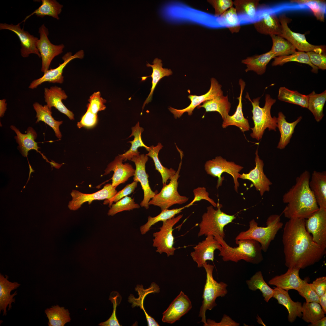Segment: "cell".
Listing matches in <instances>:
<instances>
[{"label":"cell","mask_w":326,"mask_h":326,"mask_svg":"<svg viewBox=\"0 0 326 326\" xmlns=\"http://www.w3.org/2000/svg\"><path fill=\"white\" fill-rule=\"evenodd\" d=\"M304 219L293 218L285 223L282 242L285 265L304 269L320 261L326 254V247L315 242L306 230Z\"/></svg>","instance_id":"1"},{"label":"cell","mask_w":326,"mask_h":326,"mask_svg":"<svg viewBox=\"0 0 326 326\" xmlns=\"http://www.w3.org/2000/svg\"><path fill=\"white\" fill-rule=\"evenodd\" d=\"M311 175L305 171L296 179V182L283 196V201L286 205L283 211L285 216L307 219L319 207L309 186Z\"/></svg>","instance_id":"2"},{"label":"cell","mask_w":326,"mask_h":326,"mask_svg":"<svg viewBox=\"0 0 326 326\" xmlns=\"http://www.w3.org/2000/svg\"><path fill=\"white\" fill-rule=\"evenodd\" d=\"M213 236L221 245L219 256L222 257L225 262L237 263L242 260L253 264H258L263 259L260 245L255 240H236L235 243L238 246L233 247L228 245L220 236L216 235Z\"/></svg>","instance_id":"3"},{"label":"cell","mask_w":326,"mask_h":326,"mask_svg":"<svg viewBox=\"0 0 326 326\" xmlns=\"http://www.w3.org/2000/svg\"><path fill=\"white\" fill-rule=\"evenodd\" d=\"M280 217L277 214H272L267 219L266 227L258 226L254 219L249 222V229L239 233L235 240L251 239L255 240L260 245L262 251H267L271 242L273 240L278 231L283 227Z\"/></svg>","instance_id":"4"},{"label":"cell","mask_w":326,"mask_h":326,"mask_svg":"<svg viewBox=\"0 0 326 326\" xmlns=\"http://www.w3.org/2000/svg\"><path fill=\"white\" fill-rule=\"evenodd\" d=\"M245 97L251 102L253 107L251 111L254 126L251 128V137L259 141L262 138L266 129L268 128L269 131H276L277 127V118L275 116L272 117L270 113L271 107L276 100L272 98L269 94H266L265 105L263 107H261L259 106L260 97L252 100L247 93Z\"/></svg>","instance_id":"5"},{"label":"cell","mask_w":326,"mask_h":326,"mask_svg":"<svg viewBox=\"0 0 326 326\" xmlns=\"http://www.w3.org/2000/svg\"><path fill=\"white\" fill-rule=\"evenodd\" d=\"M206 273V280L202 296L203 300L200 307L199 317L201 318V322L205 326L206 324V313L207 310H211L217 305L216 302L219 297L225 296L228 293V285L223 282H218L213 276L214 266L206 262L203 267Z\"/></svg>","instance_id":"6"},{"label":"cell","mask_w":326,"mask_h":326,"mask_svg":"<svg viewBox=\"0 0 326 326\" xmlns=\"http://www.w3.org/2000/svg\"><path fill=\"white\" fill-rule=\"evenodd\" d=\"M217 204L216 209L213 206H209L207 208L206 212L202 215V220L199 224L198 237L216 235L224 238V228L232 222L236 216L235 215H229L223 212L221 210L222 205L219 203Z\"/></svg>","instance_id":"7"},{"label":"cell","mask_w":326,"mask_h":326,"mask_svg":"<svg viewBox=\"0 0 326 326\" xmlns=\"http://www.w3.org/2000/svg\"><path fill=\"white\" fill-rule=\"evenodd\" d=\"M181 161L176 173L170 180L169 183L163 185L160 192L156 194L149 203L160 207L161 210L168 209L175 204H181L187 202L189 198L180 195L177 191L178 180L180 176L179 173L181 167Z\"/></svg>","instance_id":"8"},{"label":"cell","mask_w":326,"mask_h":326,"mask_svg":"<svg viewBox=\"0 0 326 326\" xmlns=\"http://www.w3.org/2000/svg\"><path fill=\"white\" fill-rule=\"evenodd\" d=\"M205 170L207 173L214 177L218 178L217 188L222 185L224 180L222 177V174L226 172L233 177L235 191L238 192L239 186L238 181L240 174L239 172L243 167L235 164L233 161H227L221 156H216L214 159L207 161L204 165Z\"/></svg>","instance_id":"9"},{"label":"cell","mask_w":326,"mask_h":326,"mask_svg":"<svg viewBox=\"0 0 326 326\" xmlns=\"http://www.w3.org/2000/svg\"><path fill=\"white\" fill-rule=\"evenodd\" d=\"M183 214L180 215L163 222L159 231L153 233V246L156 248V251L160 254L165 253L167 256L173 255L176 248L174 245V237L173 235L174 225L182 218Z\"/></svg>","instance_id":"10"},{"label":"cell","mask_w":326,"mask_h":326,"mask_svg":"<svg viewBox=\"0 0 326 326\" xmlns=\"http://www.w3.org/2000/svg\"><path fill=\"white\" fill-rule=\"evenodd\" d=\"M279 18L282 28L280 35L290 42L296 49L299 51L306 53L313 51L320 53H324L326 48L325 46L311 44L307 41L305 34L292 31L288 25L292 20L285 14H283L280 15Z\"/></svg>","instance_id":"11"},{"label":"cell","mask_w":326,"mask_h":326,"mask_svg":"<svg viewBox=\"0 0 326 326\" xmlns=\"http://www.w3.org/2000/svg\"><path fill=\"white\" fill-rule=\"evenodd\" d=\"M40 38L37 43V47L42 59L41 71L44 73L49 69L51 63L56 56L63 52L64 45H55L48 38L49 31L44 24L39 28Z\"/></svg>","instance_id":"12"},{"label":"cell","mask_w":326,"mask_h":326,"mask_svg":"<svg viewBox=\"0 0 326 326\" xmlns=\"http://www.w3.org/2000/svg\"><path fill=\"white\" fill-rule=\"evenodd\" d=\"M211 85L208 91L205 94L200 96L189 95L188 97L191 101L190 104L187 107L181 109H178L169 107L168 109L173 114L175 118H180L185 112L189 116H191L194 109L201 103L208 100L223 95L221 89L222 85L214 78L210 79Z\"/></svg>","instance_id":"13"},{"label":"cell","mask_w":326,"mask_h":326,"mask_svg":"<svg viewBox=\"0 0 326 326\" xmlns=\"http://www.w3.org/2000/svg\"><path fill=\"white\" fill-rule=\"evenodd\" d=\"M148 158V156L142 154L133 156L131 160L135 163L136 167L133 181L140 183L144 192L143 199L140 205L146 209L149 208V203L150 199L156 194L150 187L148 180L149 176L146 172L145 165Z\"/></svg>","instance_id":"14"},{"label":"cell","mask_w":326,"mask_h":326,"mask_svg":"<svg viewBox=\"0 0 326 326\" xmlns=\"http://www.w3.org/2000/svg\"><path fill=\"white\" fill-rule=\"evenodd\" d=\"M116 188L111 184H106L101 190L91 194H85L78 190H73L71 193L72 200L69 202L68 207L71 210L75 211L79 209L85 202H88L90 204L95 200H110L117 192Z\"/></svg>","instance_id":"15"},{"label":"cell","mask_w":326,"mask_h":326,"mask_svg":"<svg viewBox=\"0 0 326 326\" xmlns=\"http://www.w3.org/2000/svg\"><path fill=\"white\" fill-rule=\"evenodd\" d=\"M307 231L312 234L313 241L326 247V209L319 208L305 220Z\"/></svg>","instance_id":"16"},{"label":"cell","mask_w":326,"mask_h":326,"mask_svg":"<svg viewBox=\"0 0 326 326\" xmlns=\"http://www.w3.org/2000/svg\"><path fill=\"white\" fill-rule=\"evenodd\" d=\"M21 23L16 25L8 24L6 23L0 24V30H7L11 31L16 34L21 42V54L24 58L28 57L30 54H34L41 58L40 55L37 47L38 38L30 34L28 32L21 29L20 26Z\"/></svg>","instance_id":"17"},{"label":"cell","mask_w":326,"mask_h":326,"mask_svg":"<svg viewBox=\"0 0 326 326\" xmlns=\"http://www.w3.org/2000/svg\"><path fill=\"white\" fill-rule=\"evenodd\" d=\"M84 55V52L82 50H79L73 55L71 52H68L62 57L63 60L62 63L55 69H49L44 73L41 77L32 81L30 84L29 88L31 89L36 88L39 85L46 82L53 83H62L64 81V77L62 74L63 70L66 65L75 59H82Z\"/></svg>","instance_id":"18"},{"label":"cell","mask_w":326,"mask_h":326,"mask_svg":"<svg viewBox=\"0 0 326 326\" xmlns=\"http://www.w3.org/2000/svg\"><path fill=\"white\" fill-rule=\"evenodd\" d=\"M221 248L220 243L212 235H209L203 240L193 247L194 251L190 254L193 260L196 263L197 267H203L207 260L213 261L215 251L219 250Z\"/></svg>","instance_id":"19"},{"label":"cell","mask_w":326,"mask_h":326,"mask_svg":"<svg viewBox=\"0 0 326 326\" xmlns=\"http://www.w3.org/2000/svg\"><path fill=\"white\" fill-rule=\"evenodd\" d=\"M255 154V167L248 173L240 174L239 178L251 181L256 190L259 192L260 196H262L265 192L270 191V186L272 183L264 173V164L258 155L257 149Z\"/></svg>","instance_id":"20"},{"label":"cell","mask_w":326,"mask_h":326,"mask_svg":"<svg viewBox=\"0 0 326 326\" xmlns=\"http://www.w3.org/2000/svg\"><path fill=\"white\" fill-rule=\"evenodd\" d=\"M192 307L190 299L183 291H181L163 313L162 321L164 323L173 324L180 320Z\"/></svg>","instance_id":"21"},{"label":"cell","mask_w":326,"mask_h":326,"mask_svg":"<svg viewBox=\"0 0 326 326\" xmlns=\"http://www.w3.org/2000/svg\"><path fill=\"white\" fill-rule=\"evenodd\" d=\"M253 24L259 33L270 36L281 35V26L279 18L269 11L258 12L257 20Z\"/></svg>","instance_id":"22"},{"label":"cell","mask_w":326,"mask_h":326,"mask_svg":"<svg viewBox=\"0 0 326 326\" xmlns=\"http://www.w3.org/2000/svg\"><path fill=\"white\" fill-rule=\"evenodd\" d=\"M123 160L118 155L114 160L109 163L103 175H106L113 171L112 185L116 187L121 184L124 183L131 177L134 176L135 170L131 165L128 163H123Z\"/></svg>","instance_id":"23"},{"label":"cell","mask_w":326,"mask_h":326,"mask_svg":"<svg viewBox=\"0 0 326 326\" xmlns=\"http://www.w3.org/2000/svg\"><path fill=\"white\" fill-rule=\"evenodd\" d=\"M68 96L61 88L56 86L44 89L45 101L49 108L51 110L54 107L61 113L65 114L70 120L74 119V114L68 110L63 104L62 101L67 98Z\"/></svg>","instance_id":"24"},{"label":"cell","mask_w":326,"mask_h":326,"mask_svg":"<svg viewBox=\"0 0 326 326\" xmlns=\"http://www.w3.org/2000/svg\"><path fill=\"white\" fill-rule=\"evenodd\" d=\"M300 270L295 267L289 268L285 273L275 276L268 283L287 291L290 289L296 290L305 280L299 277Z\"/></svg>","instance_id":"25"},{"label":"cell","mask_w":326,"mask_h":326,"mask_svg":"<svg viewBox=\"0 0 326 326\" xmlns=\"http://www.w3.org/2000/svg\"><path fill=\"white\" fill-rule=\"evenodd\" d=\"M8 276H5L0 274V312L3 311V315H6L7 313L6 308L8 307V310L12 308L11 304L15 302L14 297L17 294V291L12 294L11 291L17 289L21 284L16 282H11L8 280Z\"/></svg>","instance_id":"26"},{"label":"cell","mask_w":326,"mask_h":326,"mask_svg":"<svg viewBox=\"0 0 326 326\" xmlns=\"http://www.w3.org/2000/svg\"><path fill=\"white\" fill-rule=\"evenodd\" d=\"M309 186L319 208L326 209V172L316 171L312 173Z\"/></svg>","instance_id":"27"},{"label":"cell","mask_w":326,"mask_h":326,"mask_svg":"<svg viewBox=\"0 0 326 326\" xmlns=\"http://www.w3.org/2000/svg\"><path fill=\"white\" fill-rule=\"evenodd\" d=\"M259 2L258 0H235L233 1V5L241 24L253 23L256 20Z\"/></svg>","instance_id":"28"},{"label":"cell","mask_w":326,"mask_h":326,"mask_svg":"<svg viewBox=\"0 0 326 326\" xmlns=\"http://www.w3.org/2000/svg\"><path fill=\"white\" fill-rule=\"evenodd\" d=\"M239 85L240 88V92L239 97L237 98L238 104L236 110L232 115H229L223 120L222 126L226 128L229 126H235L238 127L243 132L248 131L250 126L248 120L244 116L242 111V102L243 93L245 86V82L242 79L239 80Z\"/></svg>","instance_id":"29"},{"label":"cell","mask_w":326,"mask_h":326,"mask_svg":"<svg viewBox=\"0 0 326 326\" xmlns=\"http://www.w3.org/2000/svg\"><path fill=\"white\" fill-rule=\"evenodd\" d=\"M274 289L273 297L277 300L279 304L283 305L287 309L288 312V321L292 323L297 317L301 318L302 315L301 302L293 301L290 297L288 291L277 287H274Z\"/></svg>","instance_id":"30"},{"label":"cell","mask_w":326,"mask_h":326,"mask_svg":"<svg viewBox=\"0 0 326 326\" xmlns=\"http://www.w3.org/2000/svg\"><path fill=\"white\" fill-rule=\"evenodd\" d=\"M11 128L16 134L17 136H15V138L19 145L18 149L23 155L27 157L28 151L32 149L39 152L38 149L39 148L35 141L37 134L32 128L29 127L25 134L22 133L14 126L11 125Z\"/></svg>","instance_id":"31"},{"label":"cell","mask_w":326,"mask_h":326,"mask_svg":"<svg viewBox=\"0 0 326 326\" xmlns=\"http://www.w3.org/2000/svg\"><path fill=\"white\" fill-rule=\"evenodd\" d=\"M302 119V116L298 118L295 121L289 123L286 119V117L281 112L278 113L277 118V127L280 132V137L277 148L282 149L289 142L294 133V129L297 124Z\"/></svg>","instance_id":"32"},{"label":"cell","mask_w":326,"mask_h":326,"mask_svg":"<svg viewBox=\"0 0 326 326\" xmlns=\"http://www.w3.org/2000/svg\"><path fill=\"white\" fill-rule=\"evenodd\" d=\"M153 64L149 63L146 64L147 66L151 67L152 68V75L148 76L141 77L142 81L146 80V78L149 77L152 78V86L150 92L148 97L144 101L142 107L143 110L145 105L151 102L152 99L153 94L156 86L159 81L163 77L168 76L172 74L173 72L169 69L164 68L162 67V60L158 58H155L152 62Z\"/></svg>","instance_id":"33"},{"label":"cell","mask_w":326,"mask_h":326,"mask_svg":"<svg viewBox=\"0 0 326 326\" xmlns=\"http://www.w3.org/2000/svg\"><path fill=\"white\" fill-rule=\"evenodd\" d=\"M275 57L274 54L269 51L260 55L247 57L242 60L241 62L246 65V72L253 71L258 75H262L265 72L270 61Z\"/></svg>","instance_id":"34"},{"label":"cell","mask_w":326,"mask_h":326,"mask_svg":"<svg viewBox=\"0 0 326 326\" xmlns=\"http://www.w3.org/2000/svg\"><path fill=\"white\" fill-rule=\"evenodd\" d=\"M34 108L36 112V123L42 121L50 126L54 130L56 136L59 139L62 136L59 129V126L62 123V121H57L53 117L52 112L47 105L43 106L38 102L33 104Z\"/></svg>","instance_id":"35"},{"label":"cell","mask_w":326,"mask_h":326,"mask_svg":"<svg viewBox=\"0 0 326 326\" xmlns=\"http://www.w3.org/2000/svg\"><path fill=\"white\" fill-rule=\"evenodd\" d=\"M231 107V104L229 101L228 96L222 95L206 101L197 107L203 108L206 112L216 111L220 114L224 120L229 115Z\"/></svg>","instance_id":"36"},{"label":"cell","mask_w":326,"mask_h":326,"mask_svg":"<svg viewBox=\"0 0 326 326\" xmlns=\"http://www.w3.org/2000/svg\"><path fill=\"white\" fill-rule=\"evenodd\" d=\"M144 131L143 128L140 126L139 122L135 126L132 128V133L129 137H130L134 136V139L132 141H129L128 142L131 144L130 149L124 153L119 155L120 157L124 161L127 160H131L133 157L139 155L140 152H138V149L139 147H143L145 148L147 151H149L150 147L146 145L143 142L141 137V135Z\"/></svg>","instance_id":"37"},{"label":"cell","mask_w":326,"mask_h":326,"mask_svg":"<svg viewBox=\"0 0 326 326\" xmlns=\"http://www.w3.org/2000/svg\"><path fill=\"white\" fill-rule=\"evenodd\" d=\"M44 312L48 319L49 326H64L71 320L69 310L58 305L47 308Z\"/></svg>","instance_id":"38"},{"label":"cell","mask_w":326,"mask_h":326,"mask_svg":"<svg viewBox=\"0 0 326 326\" xmlns=\"http://www.w3.org/2000/svg\"><path fill=\"white\" fill-rule=\"evenodd\" d=\"M41 5L22 22H25L29 17L35 14L37 17L43 18L48 16L59 20L58 16L62 11L63 5L55 0H42Z\"/></svg>","instance_id":"39"},{"label":"cell","mask_w":326,"mask_h":326,"mask_svg":"<svg viewBox=\"0 0 326 326\" xmlns=\"http://www.w3.org/2000/svg\"><path fill=\"white\" fill-rule=\"evenodd\" d=\"M246 283L249 289L253 291L259 290L266 302H268L273 297L274 289L271 288L265 282L261 271L256 272L249 280L246 281Z\"/></svg>","instance_id":"40"},{"label":"cell","mask_w":326,"mask_h":326,"mask_svg":"<svg viewBox=\"0 0 326 326\" xmlns=\"http://www.w3.org/2000/svg\"><path fill=\"white\" fill-rule=\"evenodd\" d=\"M163 146L159 142L157 145H152L150 147L148 153L146 154L152 158L155 164V169L161 174L163 185L166 184L168 179L170 180L174 175L176 171L172 168L168 169L163 166L161 163L158 158V154L159 151L162 149Z\"/></svg>","instance_id":"41"},{"label":"cell","mask_w":326,"mask_h":326,"mask_svg":"<svg viewBox=\"0 0 326 326\" xmlns=\"http://www.w3.org/2000/svg\"><path fill=\"white\" fill-rule=\"evenodd\" d=\"M307 108L312 113L315 120L319 122L324 116L323 108L326 101V91L317 94L314 91L308 95Z\"/></svg>","instance_id":"42"},{"label":"cell","mask_w":326,"mask_h":326,"mask_svg":"<svg viewBox=\"0 0 326 326\" xmlns=\"http://www.w3.org/2000/svg\"><path fill=\"white\" fill-rule=\"evenodd\" d=\"M135 289L138 292L139 298H135L133 295L131 296L130 295L129 297L128 301L132 304L133 308L136 306L140 307L141 309L144 312L147 322L151 323L153 321L154 319L146 312L143 306V302L145 297L147 294L151 293H158L160 292L159 287L155 283L153 282L152 283L150 287L147 289H143L142 285H138Z\"/></svg>","instance_id":"43"},{"label":"cell","mask_w":326,"mask_h":326,"mask_svg":"<svg viewBox=\"0 0 326 326\" xmlns=\"http://www.w3.org/2000/svg\"><path fill=\"white\" fill-rule=\"evenodd\" d=\"M278 98L281 101L299 105L307 108L308 95L302 94L296 91L290 90L284 87L279 90Z\"/></svg>","instance_id":"44"},{"label":"cell","mask_w":326,"mask_h":326,"mask_svg":"<svg viewBox=\"0 0 326 326\" xmlns=\"http://www.w3.org/2000/svg\"><path fill=\"white\" fill-rule=\"evenodd\" d=\"M216 18L218 23L221 26L228 28L232 33H237L239 31L241 24V21L233 7Z\"/></svg>","instance_id":"45"},{"label":"cell","mask_w":326,"mask_h":326,"mask_svg":"<svg viewBox=\"0 0 326 326\" xmlns=\"http://www.w3.org/2000/svg\"><path fill=\"white\" fill-rule=\"evenodd\" d=\"M274 59L272 63L273 66H282L288 62H296L309 65L312 68V72L314 73H317L318 71V68L311 62L307 53L305 52L296 51L291 55L276 57Z\"/></svg>","instance_id":"46"},{"label":"cell","mask_w":326,"mask_h":326,"mask_svg":"<svg viewBox=\"0 0 326 326\" xmlns=\"http://www.w3.org/2000/svg\"><path fill=\"white\" fill-rule=\"evenodd\" d=\"M270 36L272 40V46L270 51L276 57L288 56L296 51L294 46L281 36L273 35Z\"/></svg>","instance_id":"47"},{"label":"cell","mask_w":326,"mask_h":326,"mask_svg":"<svg viewBox=\"0 0 326 326\" xmlns=\"http://www.w3.org/2000/svg\"><path fill=\"white\" fill-rule=\"evenodd\" d=\"M186 208H188L187 205L179 208L171 209H166L161 210V213L158 215L154 217L149 216L147 222L140 228V231L142 235L145 234L150 229L151 227L160 221L165 222L171 219L175 216L181 213L182 210Z\"/></svg>","instance_id":"48"},{"label":"cell","mask_w":326,"mask_h":326,"mask_svg":"<svg viewBox=\"0 0 326 326\" xmlns=\"http://www.w3.org/2000/svg\"><path fill=\"white\" fill-rule=\"evenodd\" d=\"M302 319L311 324L323 318L325 314L320 304L315 302H304L302 305Z\"/></svg>","instance_id":"49"},{"label":"cell","mask_w":326,"mask_h":326,"mask_svg":"<svg viewBox=\"0 0 326 326\" xmlns=\"http://www.w3.org/2000/svg\"><path fill=\"white\" fill-rule=\"evenodd\" d=\"M291 3L307 6L312 11L316 19L321 22L324 21L325 13V1L321 0H292Z\"/></svg>","instance_id":"50"},{"label":"cell","mask_w":326,"mask_h":326,"mask_svg":"<svg viewBox=\"0 0 326 326\" xmlns=\"http://www.w3.org/2000/svg\"><path fill=\"white\" fill-rule=\"evenodd\" d=\"M140 207L139 204L136 203L134 199L126 196L111 205L107 214L109 216H113L117 213L124 211H129Z\"/></svg>","instance_id":"51"},{"label":"cell","mask_w":326,"mask_h":326,"mask_svg":"<svg viewBox=\"0 0 326 326\" xmlns=\"http://www.w3.org/2000/svg\"><path fill=\"white\" fill-rule=\"evenodd\" d=\"M122 298L119 293L116 291L112 292L110 294L109 300L113 304V310L110 317L106 321L100 323L101 326H120L116 316V310L117 306L121 302Z\"/></svg>","instance_id":"52"},{"label":"cell","mask_w":326,"mask_h":326,"mask_svg":"<svg viewBox=\"0 0 326 326\" xmlns=\"http://www.w3.org/2000/svg\"><path fill=\"white\" fill-rule=\"evenodd\" d=\"M89 103L87 105V110L91 113L97 114L98 112L105 110L106 106L104 104L106 100L101 96L100 91L94 92L88 100Z\"/></svg>","instance_id":"53"},{"label":"cell","mask_w":326,"mask_h":326,"mask_svg":"<svg viewBox=\"0 0 326 326\" xmlns=\"http://www.w3.org/2000/svg\"><path fill=\"white\" fill-rule=\"evenodd\" d=\"M296 290L305 299L306 302H315L319 303V297L314 290L311 284L308 283L306 280Z\"/></svg>","instance_id":"54"},{"label":"cell","mask_w":326,"mask_h":326,"mask_svg":"<svg viewBox=\"0 0 326 326\" xmlns=\"http://www.w3.org/2000/svg\"><path fill=\"white\" fill-rule=\"evenodd\" d=\"M207 2L215 9L214 16L218 17L233 6L232 0H209Z\"/></svg>","instance_id":"55"},{"label":"cell","mask_w":326,"mask_h":326,"mask_svg":"<svg viewBox=\"0 0 326 326\" xmlns=\"http://www.w3.org/2000/svg\"><path fill=\"white\" fill-rule=\"evenodd\" d=\"M138 182L133 181L131 184H127L122 190L117 192L115 195L110 200H106L104 201V204H109L110 206L113 202H116L124 197L134 192L136 188L137 187Z\"/></svg>","instance_id":"56"},{"label":"cell","mask_w":326,"mask_h":326,"mask_svg":"<svg viewBox=\"0 0 326 326\" xmlns=\"http://www.w3.org/2000/svg\"><path fill=\"white\" fill-rule=\"evenodd\" d=\"M193 192L194 198L190 203L187 204L188 207L192 205L195 202L200 201L202 200L207 201L213 207H217V204L213 200L209 197V193L204 187H198L194 189Z\"/></svg>","instance_id":"57"},{"label":"cell","mask_w":326,"mask_h":326,"mask_svg":"<svg viewBox=\"0 0 326 326\" xmlns=\"http://www.w3.org/2000/svg\"><path fill=\"white\" fill-rule=\"evenodd\" d=\"M311 62L318 69H326V55L324 53H320L313 51L307 52Z\"/></svg>","instance_id":"58"},{"label":"cell","mask_w":326,"mask_h":326,"mask_svg":"<svg viewBox=\"0 0 326 326\" xmlns=\"http://www.w3.org/2000/svg\"><path fill=\"white\" fill-rule=\"evenodd\" d=\"M97 117V114H93L87 110L80 121L78 123L77 126L79 128L83 127L88 128L92 127L96 124L98 120Z\"/></svg>","instance_id":"59"},{"label":"cell","mask_w":326,"mask_h":326,"mask_svg":"<svg viewBox=\"0 0 326 326\" xmlns=\"http://www.w3.org/2000/svg\"><path fill=\"white\" fill-rule=\"evenodd\" d=\"M240 324L233 320L226 315H224L221 321L216 322L213 320L208 319L206 320L205 326H238Z\"/></svg>","instance_id":"60"},{"label":"cell","mask_w":326,"mask_h":326,"mask_svg":"<svg viewBox=\"0 0 326 326\" xmlns=\"http://www.w3.org/2000/svg\"><path fill=\"white\" fill-rule=\"evenodd\" d=\"M317 294L320 297L326 292V277L317 278L311 283Z\"/></svg>","instance_id":"61"},{"label":"cell","mask_w":326,"mask_h":326,"mask_svg":"<svg viewBox=\"0 0 326 326\" xmlns=\"http://www.w3.org/2000/svg\"><path fill=\"white\" fill-rule=\"evenodd\" d=\"M319 304L326 314V292L319 297Z\"/></svg>","instance_id":"62"},{"label":"cell","mask_w":326,"mask_h":326,"mask_svg":"<svg viewBox=\"0 0 326 326\" xmlns=\"http://www.w3.org/2000/svg\"><path fill=\"white\" fill-rule=\"evenodd\" d=\"M6 100L3 99L0 100V117H3L7 109Z\"/></svg>","instance_id":"63"},{"label":"cell","mask_w":326,"mask_h":326,"mask_svg":"<svg viewBox=\"0 0 326 326\" xmlns=\"http://www.w3.org/2000/svg\"><path fill=\"white\" fill-rule=\"evenodd\" d=\"M311 326H325L326 325V317L323 318L319 319L314 323L309 324Z\"/></svg>","instance_id":"64"}]
</instances>
